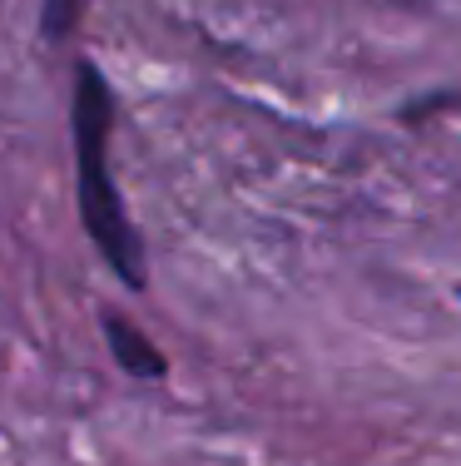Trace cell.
Masks as SVG:
<instances>
[{
	"label": "cell",
	"mask_w": 461,
	"mask_h": 466,
	"mask_svg": "<svg viewBox=\"0 0 461 466\" xmlns=\"http://www.w3.org/2000/svg\"><path fill=\"white\" fill-rule=\"evenodd\" d=\"M456 298H461V288H456Z\"/></svg>",
	"instance_id": "obj_4"
},
{
	"label": "cell",
	"mask_w": 461,
	"mask_h": 466,
	"mask_svg": "<svg viewBox=\"0 0 461 466\" xmlns=\"http://www.w3.org/2000/svg\"><path fill=\"white\" fill-rule=\"evenodd\" d=\"M105 338H109V352H115V362L125 368L129 377H164L169 372V362H164V352L154 348V342L139 332L129 318L109 313L105 318Z\"/></svg>",
	"instance_id": "obj_2"
},
{
	"label": "cell",
	"mask_w": 461,
	"mask_h": 466,
	"mask_svg": "<svg viewBox=\"0 0 461 466\" xmlns=\"http://www.w3.org/2000/svg\"><path fill=\"white\" fill-rule=\"evenodd\" d=\"M75 184H80V224L105 253L119 283L145 288V248L125 214V198L109 174V129H115V95L95 60L75 65Z\"/></svg>",
	"instance_id": "obj_1"
},
{
	"label": "cell",
	"mask_w": 461,
	"mask_h": 466,
	"mask_svg": "<svg viewBox=\"0 0 461 466\" xmlns=\"http://www.w3.org/2000/svg\"><path fill=\"white\" fill-rule=\"evenodd\" d=\"M85 0H45L40 5V30H45L50 40H65L75 30V20H80Z\"/></svg>",
	"instance_id": "obj_3"
}]
</instances>
